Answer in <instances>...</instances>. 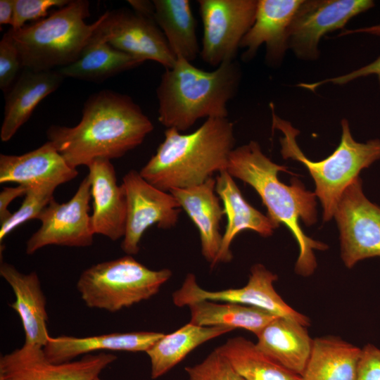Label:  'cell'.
I'll return each mask as SVG.
<instances>
[{
	"instance_id": "obj_1",
	"label": "cell",
	"mask_w": 380,
	"mask_h": 380,
	"mask_svg": "<svg viewBox=\"0 0 380 380\" xmlns=\"http://www.w3.org/2000/svg\"><path fill=\"white\" fill-rule=\"evenodd\" d=\"M82 113L75 126L51 125L46 132L48 141L76 169L125 156L153 129L150 119L131 97L111 90L91 95Z\"/></svg>"
},
{
	"instance_id": "obj_17",
	"label": "cell",
	"mask_w": 380,
	"mask_h": 380,
	"mask_svg": "<svg viewBox=\"0 0 380 380\" xmlns=\"http://www.w3.org/2000/svg\"><path fill=\"white\" fill-rule=\"evenodd\" d=\"M93 213L91 215L94 234L117 241L124 237L127 205L123 189L118 184L110 160H98L88 166Z\"/></svg>"
},
{
	"instance_id": "obj_28",
	"label": "cell",
	"mask_w": 380,
	"mask_h": 380,
	"mask_svg": "<svg viewBox=\"0 0 380 380\" xmlns=\"http://www.w3.org/2000/svg\"><path fill=\"white\" fill-rule=\"evenodd\" d=\"M233 330L227 327H203L189 322L171 334H164L146 352L151 362V377L156 379L163 376L200 345Z\"/></svg>"
},
{
	"instance_id": "obj_19",
	"label": "cell",
	"mask_w": 380,
	"mask_h": 380,
	"mask_svg": "<svg viewBox=\"0 0 380 380\" xmlns=\"http://www.w3.org/2000/svg\"><path fill=\"white\" fill-rule=\"evenodd\" d=\"M169 192L197 227L201 253L213 268L222 244L220 224L224 215L216 194L215 179L210 177L203 184Z\"/></svg>"
},
{
	"instance_id": "obj_38",
	"label": "cell",
	"mask_w": 380,
	"mask_h": 380,
	"mask_svg": "<svg viewBox=\"0 0 380 380\" xmlns=\"http://www.w3.org/2000/svg\"><path fill=\"white\" fill-rule=\"evenodd\" d=\"M14 0H0V25L13 24Z\"/></svg>"
},
{
	"instance_id": "obj_26",
	"label": "cell",
	"mask_w": 380,
	"mask_h": 380,
	"mask_svg": "<svg viewBox=\"0 0 380 380\" xmlns=\"http://www.w3.org/2000/svg\"><path fill=\"white\" fill-rule=\"evenodd\" d=\"M97 29L79 58L57 69L65 78L101 82L143 63L110 46Z\"/></svg>"
},
{
	"instance_id": "obj_4",
	"label": "cell",
	"mask_w": 380,
	"mask_h": 380,
	"mask_svg": "<svg viewBox=\"0 0 380 380\" xmlns=\"http://www.w3.org/2000/svg\"><path fill=\"white\" fill-rule=\"evenodd\" d=\"M241 79L235 60L206 71L177 58L156 89L158 121L167 129L183 132L201 118H227V104L236 94Z\"/></svg>"
},
{
	"instance_id": "obj_32",
	"label": "cell",
	"mask_w": 380,
	"mask_h": 380,
	"mask_svg": "<svg viewBox=\"0 0 380 380\" xmlns=\"http://www.w3.org/2000/svg\"><path fill=\"white\" fill-rule=\"evenodd\" d=\"M185 371L188 380H245L216 349L201 362L185 367Z\"/></svg>"
},
{
	"instance_id": "obj_23",
	"label": "cell",
	"mask_w": 380,
	"mask_h": 380,
	"mask_svg": "<svg viewBox=\"0 0 380 380\" xmlns=\"http://www.w3.org/2000/svg\"><path fill=\"white\" fill-rule=\"evenodd\" d=\"M164 334L156 331H132L86 337L49 336L43 350L51 362L60 364L99 350L146 352Z\"/></svg>"
},
{
	"instance_id": "obj_14",
	"label": "cell",
	"mask_w": 380,
	"mask_h": 380,
	"mask_svg": "<svg viewBox=\"0 0 380 380\" xmlns=\"http://www.w3.org/2000/svg\"><path fill=\"white\" fill-rule=\"evenodd\" d=\"M98 32L115 49L142 61H156L165 69L174 66L177 58L153 15L128 8L107 11Z\"/></svg>"
},
{
	"instance_id": "obj_35",
	"label": "cell",
	"mask_w": 380,
	"mask_h": 380,
	"mask_svg": "<svg viewBox=\"0 0 380 380\" xmlns=\"http://www.w3.org/2000/svg\"><path fill=\"white\" fill-rule=\"evenodd\" d=\"M370 75H375L380 84V56L371 63L346 74L329 77L317 82H300L298 84V87L315 92L319 87L326 84L343 85L358 78Z\"/></svg>"
},
{
	"instance_id": "obj_18",
	"label": "cell",
	"mask_w": 380,
	"mask_h": 380,
	"mask_svg": "<svg viewBox=\"0 0 380 380\" xmlns=\"http://www.w3.org/2000/svg\"><path fill=\"white\" fill-rule=\"evenodd\" d=\"M78 175L50 141L22 155H0V183L30 186L61 184Z\"/></svg>"
},
{
	"instance_id": "obj_20",
	"label": "cell",
	"mask_w": 380,
	"mask_h": 380,
	"mask_svg": "<svg viewBox=\"0 0 380 380\" xmlns=\"http://www.w3.org/2000/svg\"><path fill=\"white\" fill-rule=\"evenodd\" d=\"M233 178L227 170H224L219 172L215 179V191L223 203L227 223L215 266L219 262L231 261L232 253L230 246L240 232L251 230L267 237L279 227L246 201Z\"/></svg>"
},
{
	"instance_id": "obj_31",
	"label": "cell",
	"mask_w": 380,
	"mask_h": 380,
	"mask_svg": "<svg viewBox=\"0 0 380 380\" xmlns=\"http://www.w3.org/2000/svg\"><path fill=\"white\" fill-rule=\"evenodd\" d=\"M58 186L54 184H40L27 187L20 208L0 227V242L14 229L28 220L37 219L41 212L53 198Z\"/></svg>"
},
{
	"instance_id": "obj_2",
	"label": "cell",
	"mask_w": 380,
	"mask_h": 380,
	"mask_svg": "<svg viewBox=\"0 0 380 380\" xmlns=\"http://www.w3.org/2000/svg\"><path fill=\"white\" fill-rule=\"evenodd\" d=\"M227 171L252 186L266 207L267 216L279 226L282 224L288 228L299 248L296 272L305 277L311 275L317 267L314 250L327 248L325 243L308 236L300 225V220L306 226L317 221L315 193L307 190L298 178H292L290 185L282 183L278 174L289 172L287 167L274 163L255 141L232 151Z\"/></svg>"
},
{
	"instance_id": "obj_6",
	"label": "cell",
	"mask_w": 380,
	"mask_h": 380,
	"mask_svg": "<svg viewBox=\"0 0 380 380\" xmlns=\"http://www.w3.org/2000/svg\"><path fill=\"white\" fill-rule=\"evenodd\" d=\"M89 15L88 1L71 0L42 20L18 30L10 27L23 68L53 70L76 61L103 18L87 24Z\"/></svg>"
},
{
	"instance_id": "obj_37",
	"label": "cell",
	"mask_w": 380,
	"mask_h": 380,
	"mask_svg": "<svg viewBox=\"0 0 380 380\" xmlns=\"http://www.w3.org/2000/svg\"><path fill=\"white\" fill-rule=\"evenodd\" d=\"M27 186L17 185L13 187H4L0 193V225L4 223L12 215L8 210L11 203L19 196H25Z\"/></svg>"
},
{
	"instance_id": "obj_29",
	"label": "cell",
	"mask_w": 380,
	"mask_h": 380,
	"mask_svg": "<svg viewBox=\"0 0 380 380\" xmlns=\"http://www.w3.org/2000/svg\"><path fill=\"white\" fill-rule=\"evenodd\" d=\"M190 323L203 327L241 328L257 336L277 315L260 308L201 300L189 304Z\"/></svg>"
},
{
	"instance_id": "obj_7",
	"label": "cell",
	"mask_w": 380,
	"mask_h": 380,
	"mask_svg": "<svg viewBox=\"0 0 380 380\" xmlns=\"http://www.w3.org/2000/svg\"><path fill=\"white\" fill-rule=\"evenodd\" d=\"M171 276L169 269L151 270L127 255L84 270L76 288L87 307L115 312L151 298Z\"/></svg>"
},
{
	"instance_id": "obj_11",
	"label": "cell",
	"mask_w": 380,
	"mask_h": 380,
	"mask_svg": "<svg viewBox=\"0 0 380 380\" xmlns=\"http://www.w3.org/2000/svg\"><path fill=\"white\" fill-rule=\"evenodd\" d=\"M121 186L127 205L121 248L133 255L139 253L146 229L153 224L162 229H171L178 221L181 208L173 195L156 188L134 170L125 174Z\"/></svg>"
},
{
	"instance_id": "obj_24",
	"label": "cell",
	"mask_w": 380,
	"mask_h": 380,
	"mask_svg": "<svg viewBox=\"0 0 380 380\" xmlns=\"http://www.w3.org/2000/svg\"><path fill=\"white\" fill-rule=\"evenodd\" d=\"M306 327L296 321L279 316L256 336L255 344L265 354L301 376L313 345Z\"/></svg>"
},
{
	"instance_id": "obj_15",
	"label": "cell",
	"mask_w": 380,
	"mask_h": 380,
	"mask_svg": "<svg viewBox=\"0 0 380 380\" xmlns=\"http://www.w3.org/2000/svg\"><path fill=\"white\" fill-rule=\"evenodd\" d=\"M116 359L100 353L56 364L46 358L43 347L24 343L0 357V380H94Z\"/></svg>"
},
{
	"instance_id": "obj_21",
	"label": "cell",
	"mask_w": 380,
	"mask_h": 380,
	"mask_svg": "<svg viewBox=\"0 0 380 380\" xmlns=\"http://www.w3.org/2000/svg\"><path fill=\"white\" fill-rule=\"evenodd\" d=\"M0 275L11 286L15 300L10 304L19 315L25 332V343L44 347L49 335L46 298L37 274H24L13 265L3 262Z\"/></svg>"
},
{
	"instance_id": "obj_40",
	"label": "cell",
	"mask_w": 380,
	"mask_h": 380,
	"mask_svg": "<svg viewBox=\"0 0 380 380\" xmlns=\"http://www.w3.org/2000/svg\"><path fill=\"white\" fill-rule=\"evenodd\" d=\"M94 380H102V379H101L99 377H98V378L95 379Z\"/></svg>"
},
{
	"instance_id": "obj_10",
	"label": "cell",
	"mask_w": 380,
	"mask_h": 380,
	"mask_svg": "<svg viewBox=\"0 0 380 380\" xmlns=\"http://www.w3.org/2000/svg\"><path fill=\"white\" fill-rule=\"evenodd\" d=\"M374 6L372 0H303L289 28V49L300 60H317L325 34L343 29L353 18Z\"/></svg>"
},
{
	"instance_id": "obj_22",
	"label": "cell",
	"mask_w": 380,
	"mask_h": 380,
	"mask_svg": "<svg viewBox=\"0 0 380 380\" xmlns=\"http://www.w3.org/2000/svg\"><path fill=\"white\" fill-rule=\"evenodd\" d=\"M64 79L58 70L32 71L24 69L7 93L0 131L1 140L9 141L28 120L37 106L54 92Z\"/></svg>"
},
{
	"instance_id": "obj_33",
	"label": "cell",
	"mask_w": 380,
	"mask_h": 380,
	"mask_svg": "<svg viewBox=\"0 0 380 380\" xmlns=\"http://www.w3.org/2000/svg\"><path fill=\"white\" fill-rule=\"evenodd\" d=\"M23 68L20 53L9 28L0 41V89L8 91Z\"/></svg>"
},
{
	"instance_id": "obj_27",
	"label": "cell",
	"mask_w": 380,
	"mask_h": 380,
	"mask_svg": "<svg viewBox=\"0 0 380 380\" xmlns=\"http://www.w3.org/2000/svg\"><path fill=\"white\" fill-rule=\"evenodd\" d=\"M154 20L177 58L191 62L200 54L196 22L188 0H153Z\"/></svg>"
},
{
	"instance_id": "obj_12",
	"label": "cell",
	"mask_w": 380,
	"mask_h": 380,
	"mask_svg": "<svg viewBox=\"0 0 380 380\" xmlns=\"http://www.w3.org/2000/svg\"><path fill=\"white\" fill-rule=\"evenodd\" d=\"M91 197V183L87 176L68 201L59 203L53 198L37 218L41 226L27 240L26 253L32 255L51 245L90 246L95 234L89 215Z\"/></svg>"
},
{
	"instance_id": "obj_25",
	"label": "cell",
	"mask_w": 380,
	"mask_h": 380,
	"mask_svg": "<svg viewBox=\"0 0 380 380\" xmlns=\"http://www.w3.org/2000/svg\"><path fill=\"white\" fill-rule=\"evenodd\" d=\"M362 348L334 336L313 340L303 380H356Z\"/></svg>"
},
{
	"instance_id": "obj_5",
	"label": "cell",
	"mask_w": 380,
	"mask_h": 380,
	"mask_svg": "<svg viewBox=\"0 0 380 380\" xmlns=\"http://www.w3.org/2000/svg\"><path fill=\"white\" fill-rule=\"evenodd\" d=\"M272 129L280 131L281 154L284 159H292L302 163L308 170L315 185V194L319 200L322 218L327 222L334 218L343 193L360 172L380 160V139L366 142L356 141L352 136L347 119L341 121V136L338 146L328 157L314 161L302 151L297 142L298 129L275 112L274 105L270 104Z\"/></svg>"
},
{
	"instance_id": "obj_36",
	"label": "cell",
	"mask_w": 380,
	"mask_h": 380,
	"mask_svg": "<svg viewBox=\"0 0 380 380\" xmlns=\"http://www.w3.org/2000/svg\"><path fill=\"white\" fill-rule=\"evenodd\" d=\"M356 380H380V349L371 343L362 348Z\"/></svg>"
},
{
	"instance_id": "obj_16",
	"label": "cell",
	"mask_w": 380,
	"mask_h": 380,
	"mask_svg": "<svg viewBox=\"0 0 380 380\" xmlns=\"http://www.w3.org/2000/svg\"><path fill=\"white\" fill-rule=\"evenodd\" d=\"M303 0H258L254 23L241 40L245 49L242 60H251L265 44V61L270 66L281 65L288 46V32Z\"/></svg>"
},
{
	"instance_id": "obj_13",
	"label": "cell",
	"mask_w": 380,
	"mask_h": 380,
	"mask_svg": "<svg viewBox=\"0 0 380 380\" xmlns=\"http://www.w3.org/2000/svg\"><path fill=\"white\" fill-rule=\"evenodd\" d=\"M277 280V274L263 265L257 263L251 267L248 283L244 286L210 291L202 289L198 284L196 276L189 273L181 287L173 293L172 300L178 307L188 306L201 300L255 306L296 321L305 327L309 326V319L290 307L277 293L273 285Z\"/></svg>"
},
{
	"instance_id": "obj_3",
	"label": "cell",
	"mask_w": 380,
	"mask_h": 380,
	"mask_svg": "<svg viewBox=\"0 0 380 380\" xmlns=\"http://www.w3.org/2000/svg\"><path fill=\"white\" fill-rule=\"evenodd\" d=\"M234 145V126L227 118H208L187 134L167 128L164 140L139 173L167 192L196 186L214 172L227 170Z\"/></svg>"
},
{
	"instance_id": "obj_34",
	"label": "cell",
	"mask_w": 380,
	"mask_h": 380,
	"mask_svg": "<svg viewBox=\"0 0 380 380\" xmlns=\"http://www.w3.org/2000/svg\"><path fill=\"white\" fill-rule=\"evenodd\" d=\"M69 0H14L13 30L24 27L28 21H37L49 15L52 8H61Z\"/></svg>"
},
{
	"instance_id": "obj_8",
	"label": "cell",
	"mask_w": 380,
	"mask_h": 380,
	"mask_svg": "<svg viewBox=\"0 0 380 380\" xmlns=\"http://www.w3.org/2000/svg\"><path fill=\"white\" fill-rule=\"evenodd\" d=\"M198 4L203 25L202 60L215 68L234 61L254 23L258 0H199Z\"/></svg>"
},
{
	"instance_id": "obj_9",
	"label": "cell",
	"mask_w": 380,
	"mask_h": 380,
	"mask_svg": "<svg viewBox=\"0 0 380 380\" xmlns=\"http://www.w3.org/2000/svg\"><path fill=\"white\" fill-rule=\"evenodd\" d=\"M334 218L340 233L341 259L348 268L380 257V205L365 195L360 177L343 193Z\"/></svg>"
},
{
	"instance_id": "obj_30",
	"label": "cell",
	"mask_w": 380,
	"mask_h": 380,
	"mask_svg": "<svg viewBox=\"0 0 380 380\" xmlns=\"http://www.w3.org/2000/svg\"><path fill=\"white\" fill-rule=\"evenodd\" d=\"M245 380H303L242 336L229 338L215 348Z\"/></svg>"
},
{
	"instance_id": "obj_39",
	"label": "cell",
	"mask_w": 380,
	"mask_h": 380,
	"mask_svg": "<svg viewBox=\"0 0 380 380\" xmlns=\"http://www.w3.org/2000/svg\"><path fill=\"white\" fill-rule=\"evenodd\" d=\"M352 34H366L380 37V24L366 26L353 30H343L338 37H343Z\"/></svg>"
}]
</instances>
